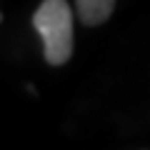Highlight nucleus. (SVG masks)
<instances>
[{
    "instance_id": "1",
    "label": "nucleus",
    "mask_w": 150,
    "mask_h": 150,
    "mask_svg": "<svg viewBox=\"0 0 150 150\" xmlns=\"http://www.w3.org/2000/svg\"><path fill=\"white\" fill-rule=\"evenodd\" d=\"M43 38V53L50 65H63L73 55V10L68 0H43L33 15Z\"/></svg>"
},
{
    "instance_id": "2",
    "label": "nucleus",
    "mask_w": 150,
    "mask_h": 150,
    "mask_svg": "<svg viewBox=\"0 0 150 150\" xmlns=\"http://www.w3.org/2000/svg\"><path fill=\"white\" fill-rule=\"evenodd\" d=\"M75 8H78V15H80L83 25L93 28V25L105 23L112 15L115 0H75Z\"/></svg>"
}]
</instances>
